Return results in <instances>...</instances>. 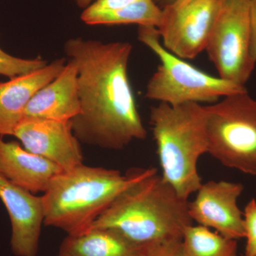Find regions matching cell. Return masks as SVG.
I'll list each match as a JSON object with an SVG mask.
<instances>
[{
  "label": "cell",
  "mask_w": 256,
  "mask_h": 256,
  "mask_svg": "<svg viewBox=\"0 0 256 256\" xmlns=\"http://www.w3.org/2000/svg\"><path fill=\"white\" fill-rule=\"evenodd\" d=\"M129 42L69 38L64 52L76 64L80 111L70 120L80 143L109 150L124 149L146 131L128 75Z\"/></svg>",
  "instance_id": "6da1fadb"
},
{
  "label": "cell",
  "mask_w": 256,
  "mask_h": 256,
  "mask_svg": "<svg viewBox=\"0 0 256 256\" xmlns=\"http://www.w3.org/2000/svg\"><path fill=\"white\" fill-rule=\"evenodd\" d=\"M156 172V168H136L124 174L84 163L62 172L42 196L44 224L70 236L84 233L121 192Z\"/></svg>",
  "instance_id": "7a4b0ae2"
},
{
  "label": "cell",
  "mask_w": 256,
  "mask_h": 256,
  "mask_svg": "<svg viewBox=\"0 0 256 256\" xmlns=\"http://www.w3.org/2000/svg\"><path fill=\"white\" fill-rule=\"evenodd\" d=\"M188 204L154 173L121 192L92 228L114 229L140 245L182 239L193 222Z\"/></svg>",
  "instance_id": "3957f363"
},
{
  "label": "cell",
  "mask_w": 256,
  "mask_h": 256,
  "mask_svg": "<svg viewBox=\"0 0 256 256\" xmlns=\"http://www.w3.org/2000/svg\"><path fill=\"white\" fill-rule=\"evenodd\" d=\"M150 121L162 176L178 196L188 200L202 186L197 164L202 154L208 153L204 106L160 102L152 107Z\"/></svg>",
  "instance_id": "277c9868"
},
{
  "label": "cell",
  "mask_w": 256,
  "mask_h": 256,
  "mask_svg": "<svg viewBox=\"0 0 256 256\" xmlns=\"http://www.w3.org/2000/svg\"><path fill=\"white\" fill-rule=\"evenodd\" d=\"M138 40L160 60L146 85V98L172 106L188 102L213 104L220 97L247 92L245 86L205 73L166 50L156 26H139Z\"/></svg>",
  "instance_id": "5b68a950"
},
{
  "label": "cell",
  "mask_w": 256,
  "mask_h": 256,
  "mask_svg": "<svg viewBox=\"0 0 256 256\" xmlns=\"http://www.w3.org/2000/svg\"><path fill=\"white\" fill-rule=\"evenodd\" d=\"M208 153L226 168L256 178V100L248 92L204 106Z\"/></svg>",
  "instance_id": "8992f818"
},
{
  "label": "cell",
  "mask_w": 256,
  "mask_h": 256,
  "mask_svg": "<svg viewBox=\"0 0 256 256\" xmlns=\"http://www.w3.org/2000/svg\"><path fill=\"white\" fill-rule=\"evenodd\" d=\"M250 40V0H220L205 50L220 78L245 86L256 66Z\"/></svg>",
  "instance_id": "52a82bcc"
},
{
  "label": "cell",
  "mask_w": 256,
  "mask_h": 256,
  "mask_svg": "<svg viewBox=\"0 0 256 256\" xmlns=\"http://www.w3.org/2000/svg\"><path fill=\"white\" fill-rule=\"evenodd\" d=\"M220 0H176L162 9L158 30L166 50L193 60L206 50Z\"/></svg>",
  "instance_id": "ba28073f"
},
{
  "label": "cell",
  "mask_w": 256,
  "mask_h": 256,
  "mask_svg": "<svg viewBox=\"0 0 256 256\" xmlns=\"http://www.w3.org/2000/svg\"><path fill=\"white\" fill-rule=\"evenodd\" d=\"M242 184L210 181L202 184L194 201L188 202V213L198 225L214 228L226 238H245L244 214L238 208Z\"/></svg>",
  "instance_id": "9c48e42d"
},
{
  "label": "cell",
  "mask_w": 256,
  "mask_h": 256,
  "mask_svg": "<svg viewBox=\"0 0 256 256\" xmlns=\"http://www.w3.org/2000/svg\"><path fill=\"white\" fill-rule=\"evenodd\" d=\"M12 136L25 150L50 160L64 171L84 163L80 142L74 134L70 121L22 118Z\"/></svg>",
  "instance_id": "30bf717a"
},
{
  "label": "cell",
  "mask_w": 256,
  "mask_h": 256,
  "mask_svg": "<svg viewBox=\"0 0 256 256\" xmlns=\"http://www.w3.org/2000/svg\"><path fill=\"white\" fill-rule=\"evenodd\" d=\"M0 200L12 226V252L16 256H36L44 224L43 202L0 174Z\"/></svg>",
  "instance_id": "8fae6325"
},
{
  "label": "cell",
  "mask_w": 256,
  "mask_h": 256,
  "mask_svg": "<svg viewBox=\"0 0 256 256\" xmlns=\"http://www.w3.org/2000/svg\"><path fill=\"white\" fill-rule=\"evenodd\" d=\"M77 78L76 64L68 60L62 72L32 98L22 118L72 120L80 111Z\"/></svg>",
  "instance_id": "7c38bea8"
},
{
  "label": "cell",
  "mask_w": 256,
  "mask_h": 256,
  "mask_svg": "<svg viewBox=\"0 0 256 256\" xmlns=\"http://www.w3.org/2000/svg\"><path fill=\"white\" fill-rule=\"evenodd\" d=\"M66 58H58L43 68L0 82V137L12 136L32 98L63 70Z\"/></svg>",
  "instance_id": "4fadbf2b"
},
{
  "label": "cell",
  "mask_w": 256,
  "mask_h": 256,
  "mask_svg": "<svg viewBox=\"0 0 256 256\" xmlns=\"http://www.w3.org/2000/svg\"><path fill=\"white\" fill-rule=\"evenodd\" d=\"M58 165L25 150L18 142L0 137V174L34 194L45 191L56 175Z\"/></svg>",
  "instance_id": "5bb4252c"
},
{
  "label": "cell",
  "mask_w": 256,
  "mask_h": 256,
  "mask_svg": "<svg viewBox=\"0 0 256 256\" xmlns=\"http://www.w3.org/2000/svg\"><path fill=\"white\" fill-rule=\"evenodd\" d=\"M144 245L131 242L111 228H92L68 235L60 246V256H140Z\"/></svg>",
  "instance_id": "9a60e30c"
},
{
  "label": "cell",
  "mask_w": 256,
  "mask_h": 256,
  "mask_svg": "<svg viewBox=\"0 0 256 256\" xmlns=\"http://www.w3.org/2000/svg\"><path fill=\"white\" fill-rule=\"evenodd\" d=\"M161 18L162 9L154 0H138L114 11L82 14V21L89 25L138 24L156 28Z\"/></svg>",
  "instance_id": "2e32d148"
},
{
  "label": "cell",
  "mask_w": 256,
  "mask_h": 256,
  "mask_svg": "<svg viewBox=\"0 0 256 256\" xmlns=\"http://www.w3.org/2000/svg\"><path fill=\"white\" fill-rule=\"evenodd\" d=\"M186 256H238L237 240L226 238L203 226L190 225L184 232Z\"/></svg>",
  "instance_id": "e0dca14e"
},
{
  "label": "cell",
  "mask_w": 256,
  "mask_h": 256,
  "mask_svg": "<svg viewBox=\"0 0 256 256\" xmlns=\"http://www.w3.org/2000/svg\"><path fill=\"white\" fill-rule=\"evenodd\" d=\"M46 60L41 58L26 60L8 54L0 48V75L10 78L30 73L47 65Z\"/></svg>",
  "instance_id": "ac0fdd59"
},
{
  "label": "cell",
  "mask_w": 256,
  "mask_h": 256,
  "mask_svg": "<svg viewBox=\"0 0 256 256\" xmlns=\"http://www.w3.org/2000/svg\"><path fill=\"white\" fill-rule=\"evenodd\" d=\"M140 256H186L182 239L159 240L144 244Z\"/></svg>",
  "instance_id": "d6986e66"
},
{
  "label": "cell",
  "mask_w": 256,
  "mask_h": 256,
  "mask_svg": "<svg viewBox=\"0 0 256 256\" xmlns=\"http://www.w3.org/2000/svg\"><path fill=\"white\" fill-rule=\"evenodd\" d=\"M244 220L246 238L244 256H256V201L254 198L245 207Z\"/></svg>",
  "instance_id": "ffe728a7"
},
{
  "label": "cell",
  "mask_w": 256,
  "mask_h": 256,
  "mask_svg": "<svg viewBox=\"0 0 256 256\" xmlns=\"http://www.w3.org/2000/svg\"><path fill=\"white\" fill-rule=\"evenodd\" d=\"M138 0H95L92 4L84 9V12L88 14L106 12L124 8Z\"/></svg>",
  "instance_id": "44dd1931"
},
{
  "label": "cell",
  "mask_w": 256,
  "mask_h": 256,
  "mask_svg": "<svg viewBox=\"0 0 256 256\" xmlns=\"http://www.w3.org/2000/svg\"><path fill=\"white\" fill-rule=\"evenodd\" d=\"M250 57L254 64H256V0H250Z\"/></svg>",
  "instance_id": "7402d4cb"
},
{
  "label": "cell",
  "mask_w": 256,
  "mask_h": 256,
  "mask_svg": "<svg viewBox=\"0 0 256 256\" xmlns=\"http://www.w3.org/2000/svg\"><path fill=\"white\" fill-rule=\"evenodd\" d=\"M95 0H74L76 4L78 5L79 8L86 9L89 5L92 4Z\"/></svg>",
  "instance_id": "603a6c76"
},
{
  "label": "cell",
  "mask_w": 256,
  "mask_h": 256,
  "mask_svg": "<svg viewBox=\"0 0 256 256\" xmlns=\"http://www.w3.org/2000/svg\"><path fill=\"white\" fill-rule=\"evenodd\" d=\"M154 1L156 2V4H158L161 9H162L165 6L174 2L176 0H154Z\"/></svg>",
  "instance_id": "cb8c5ba5"
},
{
  "label": "cell",
  "mask_w": 256,
  "mask_h": 256,
  "mask_svg": "<svg viewBox=\"0 0 256 256\" xmlns=\"http://www.w3.org/2000/svg\"><path fill=\"white\" fill-rule=\"evenodd\" d=\"M60 256V255H58V256Z\"/></svg>",
  "instance_id": "d4e9b609"
}]
</instances>
